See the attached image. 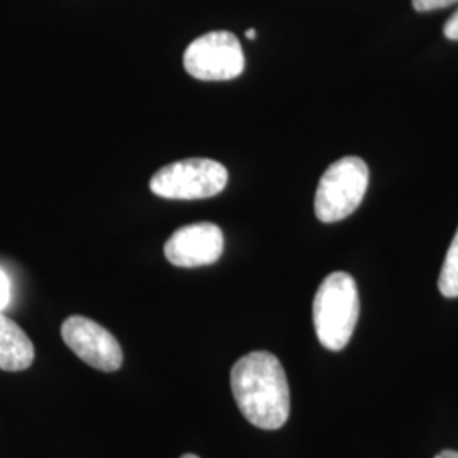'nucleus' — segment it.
<instances>
[{"label": "nucleus", "instance_id": "1", "mask_svg": "<svg viewBox=\"0 0 458 458\" xmlns=\"http://www.w3.org/2000/svg\"><path fill=\"white\" fill-rule=\"evenodd\" d=\"M231 391L246 420L260 429H278L291 414V391L276 355L251 352L231 369Z\"/></svg>", "mask_w": 458, "mask_h": 458}, {"label": "nucleus", "instance_id": "2", "mask_svg": "<svg viewBox=\"0 0 458 458\" xmlns=\"http://www.w3.org/2000/svg\"><path fill=\"white\" fill-rule=\"evenodd\" d=\"M360 297L352 276L335 272L327 276L314 297L312 321L319 344L331 352L344 350L357 327Z\"/></svg>", "mask_w": 458, "mask_h": 458}, {"label": "nucleus", "instance_id": "3", "mask_svg": "<svg viewBox=\"0 0 458 458\" xmlns=\"http://www.w3.org/2000/svg\"><path fill=\"white\" fill-rule=\"evenodd\" d=\"M369 187V166L359 157H344L327 166L316 197L314 213L321 223H338L360 206Z\"/></svg>", "mask_w": 458, "mask_h": 458}, {"label": "nucleus", "instance_id": "4", "mask_svg": "<svg viewBox=\"0 0 458 458\" xmlns=\"http://www.w3.org/2000/svg\"><path fill=\"white\" fill-rule=\"evenodd\" d=\"M226 185V166L211 158H185L165 165L149 181V189L155 196L177 200L217 196Z\"/></svg>", "mask_w": 458, "mask_h": 458}, {"label": "nucleus", "instance_id": "5", "mask_svg": "<svg viewBox=\"0 0 458 458\" xmlns=\"http://www.w3.org/2000/svg\"><path fill=\"white\" fill-rule=\"evenodd\" d=\"M183 66L197 81H233L245 70V53L234 34L213 31L202 34L187 47L183 53Z\"/></svg>", "mask_w": 458, "mask_h": 458}, {"label": "nucleus", "instance_id": "6", "mask_svg": "<svg viewBox=\"0 0 458 458\" xmlns=\"http://www.w3.org/2000/svg\"><path fill=\"white\" fill-rule=\"evenodd\" d=\"M62 336L66 346L87 365L115 372L123 365V348L114 335L96 321L83 316H70L62 325Z\"/></svg>", "mask_w": 458, "mask_h": 458}, {"label": "nucleus", "instance_id": "7", "mask_svg": "<svg viewBox=\"0 0 458 458\" xmlns=\"http://www.w3.org/2000/svg\"><path fill=\"white\" fill-rule=\"evenodd\" d=\"M166 260L181 268L217 262L225 251V234L214 223H194L179 228L165 243Z\"/></svg>", "mask_w": 458, "mask_h": 458}, {"label": "nucleus", "instance_id": "8", "mask_svg": "<svg viewBox=\"0 0 458 458\" xmlns=\"http://www.w3.org/2000/svg\"><path fill=\"white\" fill-rule=\"evenodd\" d=\"M33 361V342L22 327L0 311V370L21 372Z\"/></svg>", "mask_w": 458, "mask_h": 458}, {"label": "nucleus", "instance_id": "9", "mask_svg": "<svg viewBox=\"0 0 458 458\" xmlns=\"http://www.w3.org/2000/svg\"><path fill=\"white\" fill-rule=\"evenodd\" d=\"M438 287L445 297H450V299L458 297V229L452 240V245L446 251L440 278H438Z\"/></svg>", "mask_w": 458, "mask_h": 458}, {"label": "nucleus", "instance_id": "10", "mask_svg": "<svg viewBox=\"0 0 458 458\" xmlns=\"http://www.w3.org/2000/svg\"><path fill=\"white\" fill-rule=\"evenodd\" d=\"M457 2L458 0H412V7L418 13H429V11H438V9L450 7Z\"/></svg>", "mask_w": 458, "mask_h": 458}, {"label": "nucleus", "instance_id": "11", "mask_svg": "<svg viewBox=\"0 0 458 458\" xmlns=\"http://www.w3.org/2000/svg\"><path fill=\"white\" fill-rule=\"evenodd\" d=\"M11 302V280L0 268V311H4Z\"/></svg>", "mask_w": 458, "mask_h": 458}, {"label": "nucleus", "instance_id": "12", "mask_svg": "<svg viewBox=\"0 0 458 458\" xmlns=\"http://www.w3.org/2000/svg\"><path fill=\"white\" fill-rule=\"evenodd\" d=\"M443 33H445V36H446L448 39L458 41V11L454 16L448 19V22H446L445 28H443Z\"/></svg>", "mask_w": 458, "mask_h": 458}, {"label": "nucleus", "instance_id": "13", "mask_svg": "<svg viewBox=\"0 0 458 458\" xmlns=\"http://www.w3.org/2000/svg\"><path fill=\"white\" fill-rule=\"evenodd\" d=\"M435 458H458V452H454V450H443L442 454H438Z\"/></svg>", "mask_w": 458, "mask_h": 458}, {"label": "nucleus", "instance_id": "14", "mask_svg": "<svg viewBox=\"0 0 458 458\" xmlns=\"http://www.w3.org/2000/svg\"><path fill=\"white\" fill-rule=\"evenodd\" d=\"M246 38H248V39H255V38H257V31H255V30H248V31H246Z\"/></svg>", "mask_w": 458, "mask_h": 458}, {"label": "nucleus", "instance_id": "15", "mask_svg": "<svg viewBox=\"0 0 458 458\" xmlns=\"http://www.w3.org/2000/svg\"><path fill=\"white\" fill-rule=\"evenodd\" d=\"M181 458H199L197 455H194V454H185V455H182Z\"/></svg>", "mask_w": 458, "mask_h": 458}]
</instances>
